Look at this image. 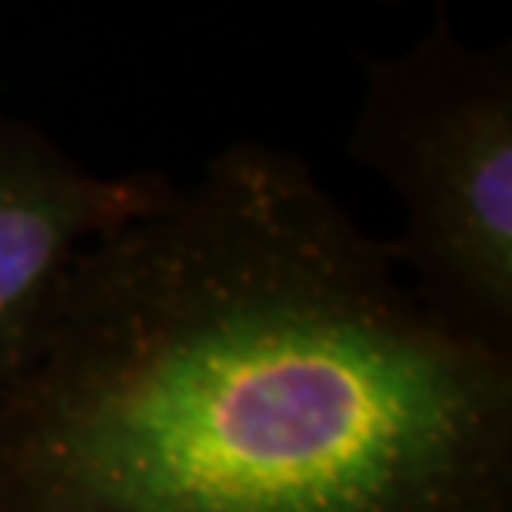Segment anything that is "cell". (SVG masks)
<instances>
[{
    "instance_id": "obj_2",
    "label": "cell",
    "mask_w": 512,
    "mask_h": 512,
    "mask_svg": "<svg viewBox=\"0 0 512 512\" xmlns=\"http://www.w3.org/2000/svg\"><path fill=\"white\" fill-rule=\"evenodd\" d=\"M350 153L403 200L389 253L419 306L512 360V47H466L439 14L399 57L366 60Z\"/></svg>"
},
{
    "instance_id": "obj_3",
    "label": "cell",
    "mask_w": 512,
    "mask_h": 512,
    "mask_svg": "<svg viewBox=\"0 0 512 512\" xmlns=\"http://www.w3.org/2000/svg\"><path fill=\"white\" fill-rule=\"evenodd\" d=\"M160 170L100 177L0 117V393L40 360L77 256L173 197Z\"/></svg>"
},
{
    "instance_id": "obj_1",
    "label": "cell",
    "mask_w": 512,
    "mask_h": 512,
    "mask_svg": "<svg viewBox=\"0 0 512 512\" xmlns=\"http://www.w3.org/2000/svg\"><path fill=\"white\" fill-rule=\"evenodd\" d=\"M0 512H512V360L300 157L233 143L77 256L0 393Z\"/></svg>"
}]
</instances>
